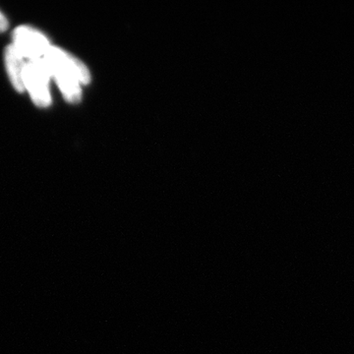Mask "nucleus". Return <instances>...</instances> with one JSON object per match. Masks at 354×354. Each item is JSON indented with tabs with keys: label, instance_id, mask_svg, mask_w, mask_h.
<instances>
[{
	"label": "nucleus",
	"instance_id": "nucleus-1",
	"mask_svg": "<svg viewBox=\"0 0 354 354\" xmlns=\"http://www.w3.org/2000/svg\"><path fill=\"white\" fill-rule=\"evenodd\" d=\"M44 60L64 99L69 102L80 101L81 84L90 81L87 67L73 55L57 46H51Z\"/></svg>",
	"mask_w": 354,
	"mask_h": 354
},
{
	"label": "nucleus",
	"instance_id": "nucleus-4",
	"mask_svg": "<svg viewBox=\"0 0 354 354\" xmlns=\"http://www.w3.org/2000/svg\"><path fill=\"white\" fill-rule=\"evenodd\" d=\"M4 64L13 88L17 92H24V72L27 59L21 55L13 44L6 46L4 51Z\"/></svg>",
	"mask_w": 354,
	"mask_h": 354
},
{
	"label": "nucleus",
	"instance_id": "nucleus-2",
	"mask_svg": "<svg viewBox=\"0 0 354 354\" xmlns=\"http://www.w3.org/2000/svg\"><path fill=\"white\" fill-rule=\"evenodd\" d=\"M51 75L44 59L27 62L24 72L25 91L39 108H48L51 104L50 81Z\"/></svg>",
	"mask_w": 354,
	"mask_h": 354
},
{
	"label": "nucleus",
	"instance_id": "nucleus-3",
	"mask_svg": "<svg viewBox=\"0 0 354 354\" xmlns=\"http://www.w3.org/2000/svg\"><path fill=\"white\" fill-rule=\"evenodd\" d=\"M12 44L27 62L44 59L53 46L43 32L30 26L16 28L12 34Z\"/></svg>",
	"mask_w": 354,
	"mask_h": 354
},
{
	"label": "nucleus",
	"instance_id": "nucleus-5",
	"mask_svg": "<svg viewBox=\"0 0 354 354\" xmlns=\"http://www.w3.org/2000/svg\"><path fill=\"white\" fill-rule=\"evenodd\" d=\"M8 28V21H7L6 16L0 12V32H6Z\"/></svg>",
	"mask_w": 354,
	"mask_h": 354
}]
</instances>
